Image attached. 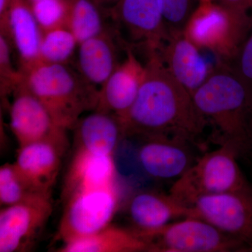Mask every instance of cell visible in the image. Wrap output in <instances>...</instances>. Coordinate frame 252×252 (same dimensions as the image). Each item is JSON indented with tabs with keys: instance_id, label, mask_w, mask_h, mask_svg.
<instances>
[{
	"instance_id": "28",
	"label": "cell",
	"mask_w": 252,
	"mask_h": 252,
	"mask_svg": "<svg viewBox=\"0 0 252 252\" xmlns=\"http://www.w3.org/2000/svg\"><path fill=\"white\" fill-rule=\"evenodd\" d=\"M227 64L252 91V29Z\"/></svg>"
},
{
	"instance_id": "13",
	"label": "cell",
	"mask_w": 252,
	"mask_h": 252,
	"mask_svg": "<svg viewBox=\"0 0 252 252\" xmlns=\"http://www.w3.org/2000/svg\"><path fill=\"white\" fill-rule=\"evenodd\" d=\"M144 74L145 65L127 47L126 59L99 89L94 110L114 114L124 122L135 102Z\"/></svg>"
},
{
	"instance_id": "12",
	"label": "cell",
	"mask_w": 252,
	"mask_h": 252,
	"mask_svg": "<svg viewBox=\"0 0 252 252\" xmlns=\"http://www.w3.org/2000/svg\"><path fill=\"white\" fill-rule=\"evenodd\" d=\"M139 161L147 175L157 180L179 179L196 162L189 141L179 137L157 135L143 137Z\"/></svg>"
},
{
	"instance_id": "30",
	"label": "cell",
	"mask_w": 252,
	"mask_h": 252,
	"mask_svg": "<svg viewBox=\"0 0 252 252\" xmlns=\"http://www.w3.org/2000/svg\"><path fill=\"white\" fill-rule=\"evenodd\" d=\"M11 0H0V18L3 17L9 8Z\"/></svg>"
},
{
	"instance_id": "32",
	"label": "cell",
	"mask_w": 252,
	"mask_h": 252,
	"mask_svg": "<svg viewBox=\"0 0 252 252\" xmlns=\"http://www.w3.org/2000/svg\"><path fill=\"white\" fill-rule=\"evenodd\" d=\"M198 1L199 4H202V3H208V2H212V1H215V0H197Z\"/></svg>"
},
{
	"instance_id": "15",
	"label": "cell",
	"mask_w": 252,
	"mask_h": 252,
	"mask_svg": "<svg viewBox=\"0 0 252 252\" xmlns=\"http://www.w3.org/2000/svg\"><path fill=\"white\" fill-rule=\"evenodd\" d=\"M0 30L17 52L20 70L41 62L42 31L28 0H11L6 14L0 18Z\"/></svg>"
},
{
	"instance_id": "29",
	"label": "cell",
	"mask_w": 252,
	"mask_h": 252,
	"mask_svg": "<svg viewBox=\"0 0 252 252\" xmlns=\"http://www.w3.org/2000/svg\"><path fill=\"white\" fill-rule=\"evenodd\" d=\"M220 4L232 9L250 11L252 9V0H220Z\"/></svg>"
},
{
	"instance_id": "11",
	"label": "cell",
	"mask_w": 252,
	"mask_h": 252,
	"mask_svg": "<svg viewBox=\"0 0 252 252\" xmlns=\"http://www.w3.org/2000/svg\"><path fill=\"white\" fill-rule=\"evenodd\" d=\"M9 117L18 148L44 140L67 144V130L56 125L45 106L23 82L13 94Z\"/></svg>"
},
{
	"instance_id": "18",
	"label": "cell",
	"mask_w": 252,
	"mask_h": 252,
	"mask_svg": "<svg viewBox=\"0 0 252 252\" xmlns=\"http://www.w3.org/2000/svg\"><path fill=\"white\" fill-rule=\"evenodd\" d=\"M127 216L137 231L158 229L172 220L190 217V209L177 202L170 193L145 190L133 195L127 204Z\"/></svg>"
},
{
	"instance_id": "20",
	"label": "cell",
	"mask_w": 252,
	"mask_h": 252,
	"mask_svg": "<svg viewBox=\"0 0 252 252\" xmlns=\"http://www.w3.org/2000/svg\"><path fill=\"white\" fill-rule=\"evenodd\" d=\"M117 184L113 156L97 155L74 149L63 184L62 198L80 189Z\"/></svg>"
},
{
	"instance_id": "23",
	"label": "cell",
	"mask_w": 252,
	"mask_h": 252,
	"mask_svg": "<svg viewBox=\"0 0 252 252\" xmlns=\"http://www.w3.org/2000/svg\"><path fill=\"white\" fill-rule=\"evenodd\" d=\"M79 43L65 26L42 32L41 62L68 64L75 54Z\"/></svg>"
},
{
	"instance_id": "33",
	"label": "cell",
	"mask_w": 252,
	"mask_h": 252,
	"mask_svg": "<svg viewBox=\"0 0 252 252\" xmlns=\"http://www.w3.org/2000/svg\"><path fill=\"white\" fill-rule=\"evenodd\" d=\"M36 1H39V0H28V1L30 3V4H32V3L33 2H35Z\"/></svg>"
},
{
	"instance_id": "9",
	"label": "cell",
	"mask_w": 252,
	"mask_h": 252,
	"mask_svg": "<svg viewBox=\"0 0 252 252\" xmlns=\"http://www.w3.org/2000/svg\"><path fill=\"white\" fill-rule=\"evenodd\" d=\"M53 212L51 194H38L0 211V252L31 250Z\"/></svg>"
},
{
	"instance_id": "24",
	"label": "cell",
	"mask_w": 252,
	"mask_h": 252,
	"mask_svg": "<svg viewBox=\"0 0 252 252\" xmlns=\"http://www.w3.org/2000/svg\"><path fill=\"white\" fill-rule=\"evenodd\" d=\"M41 193L36 191L18 171L14 163L0 167V205L1 207L21 203Z\"/></svg>"
},
{
	"instance_id": "4",
	"label": "cell",
	"mask_w": 252,
	"mask_h": 252,
	"mask_svg": "<svg viewBox=\"0 0 252 252\" xmlns=\"http://www.w3.org/2000/svg\"><path fill=\"white\" fill-rule=\"evenodd\" d=\"M250 11L215 1L202 3L192 13L184 33L199 49L211 51L218 62L227 64L252 31Z\"/></svg>"
},
{
	"instance_id": "17",
	"label": "cell",
	"mask_w": 252,
	"mask_h": 252,
	"mask_svg": "<svg viewBox=\"0 0 252 252\" xmlns=\"http://www.w3.org/2000/svg\"><path fill=\"white\" fill-rule=\"evenodd\" d=\"M67 144L51 140L34 142L18 148L16 168L36 191L51 194Z\"/></svg>"
},
{
	"instance_id": "14",
	"label": "cell",
	"mask_w": 252,
	"mask_h": 252,
	"mask_svg": "<svg viewBox=\"0 0 252 252\" xmlns=\"http://www.w3.org/2000/svg\"><path fill=\"white\" fill-rule=\"evenodd\" d=\"M127 44L114 25L78 46L77 70L91 85L100 89L122 61L119 49Z\"/></svg>"
},
{
	"instance_id": "2",
	"label": "cell",
	"mask_w": 252,
	"mask_h": 252,
	"mask_svg": "<svg viewBox=\"0 0 252 252\" xmlns=\"http://www.w3.org/2000/svg\"><path fill=\"white\" fill-rule=\"evenodd\" d=\"M192 97L211 127L210 142L240 157L252 150V91L228 64L217 63Z\"/></svg>"
},
{
	"instance_id": "26",
	"label": "cell",
	"mask_w": 252,
	"mask_h": 252,
	"mask_svg": "<svg viewBox=\"0 0 252 252\" xmlns=\"http://www.w3.org/2000/svg\"><path fill=\"white\" fill-rule=\"evenodd\" d=\"M12 51L9 39L0 33V91L3 99L13 94L23 82L22 72L13 65Z\"/></svg>"
},
{
	"instance_id": "10",
	"label": "cell",
	"mask_w": 252,
	"mask_h": 252,
	"mask_svg": "<svg viewBox=\"0 0 252 252\" xmlns=\"http://www.w3.org/2000/svg\"><path fill=\"white\" fill-rule=\"evenodd\" d=\"M108 12L119 34L126 33L147 53L159 51L166 41L162 0H117Z\"/></svg>"
},
{
	"instance_id": "7",
	"label": "cell",
	"mask_w": 252,
	"mask_h": 252,
	"mask_svg": "<svg viewBox=\"0 0 252 252\" xmlns=\"http://www.w3.org/2000/svg\"><path fill=\"white\" fill-rule=\"evenodd\" d=\"M63 199L56 239L63 244L97 233L110 224L119 205L117 184L77 190Z\"/></svg>"
},
{
	"instance_id": "21",
	"label": "cell",
	"mask_w": 252,
	"mask_h": 252,
	"mask_svg": "<svg viewBox=\"0 0 252 252\" xmlns=\"http://www.w3.org/2000/svg\"><path fill=\"white\" fill-rule=\"evenodd\" d=\"M61 252H148L146 240L135 229H126L112 223L97 233L63 244Z\"/></svg>"
},
{
	"instance_id": "8",
	"label": "cell",
	"mask_w": 252,
	"mask_h": 252,
	"mask_svg": "<svg viewBox=\"0 0 252 252\" xmlns=\"http://www.w3.org/2000/svg\"><path fill=\"white\" fill-rule=\"evenodd\" d=\"M190 217L200 219L252 248V187L205 195L190 207Z\"/></svg>"
},
{
	"instance_id": "6",
	"label": "cell",
	"mask_w": 252,
	"mask_h": 252,
	"mask_svg": "<svg viewBox=\"0 0 252 252\" xmlns=\"http://www.w3.org/2000/svg\"><path fill=\"white\" fill-rule=\"evenodd\" d=\"M136 231L148 244V252H252L248 244L195 217H185L157 230Z\"/></svg>"
},
{
	"instance_id": "31",
	"label": "cell",
	"mask_w": 252,
	"mask_h": 252,
	"mask_svg": "<svg viewBox=\"0 0 252 252\" xmlns=\"http://www.w3.org/2000/svg\"><path fill=\"white\" fill-rule=\"evenodd\" d=\"M93 1H95V2L97 3V4H98L99 6H102V7L106 9V8L104 7V5L107 4H112L113 6V5L115 4L117 0H93Z\"/></svg>"
},
{
	"instance_id": "27",
	"label": "cell",
	"mask_w": 252,
	"mask_h": 252,
	"mask_svg": "<svg viewBox=\"0 0 252 252\" xmlns=\"http://www.w3.org/2000/svg\"><path fill=\"white\" fill-rule=\"evenodd\" d=\"M195 0H162L164 21L167 33L183 32L195 8Z\"/></svg>"
},
{
	"instance_id": "19",
	"label": "cell",
	"mask_w": 252,
	"mask_h": 252,
	"mask_svg": "<svg viewBox=\"0 0 252 252\" xmlns=\"http://www.w3.org/2000/svg\"><path fill=\"white\" fill-rule=\"evenodd\" d=\"M75 149L102 156H113L126 137L122 121L117 116L94 110L81 118L74 128Z\"/></svg>"
},
{
	"instance_id": "25",
	"label": "cell",
	"mask_w": 252,
	"mask_h": 252,
	"mask_svg": "<svg viewBox=\"0 0 252 252\" xmlns=\"http://www.w3.org/2000/svg\"><path fill=\"white\" fill-rule=\"evenodd\" d=\"M30 5L41 31L66 27L67 0H39Z\"/></svg>"
},
{
	"instance_id": "22",
	"label": "cell",
	"mask_w": 252,
	"mask_h": 252,
	"mask_svg": "<svg viewBox=\"0 0 252 252\" xmlns=\"http://www.w3.org/2000/svg\"><path fill=\"white\" fill-rule=\"evenodd\" d=\"M66 27L79 43L103 32L112 25L106 23L108 11L93 0H67Z\"/></svg>"
},
{
	"instance_id": "1",
	"label": "cell",
	"mask_w": 252,
	"mask_h": 252,
	"mask_svg": "<svg viewBox=\"0 0 252 252\" xmlns=\"http://www.w3.org/2000/svg\"><path fill=\"white\" fill-rule=\"evenodd\" d=\"M147 55L143 81L123 122L126 137L169 136L201 148L199 139L207 126L193 97L172 77L158 51Z\"/></svg>"
},
{
	"instance_id": "3",
	"label": "cell",
	"mask_w": 252,
	"mask_h": 252,
	"mask_svg": "<svg viewBox=\"0 0 252 252\" xmlns=\"http://www.w3.org/2000/svg\"><path fill=\"white\" fill-rule=\"evenodd\" d=\"M21 72L23 84L64 130H72L83 114L97 107L99 89L68 64L40 62Z\"/></svg>"
},
{
	"instance_id": "16",
	"label": "cell",
	"mask_w": 252,
	"mask_h": 252,
	"mask_svg": "<svg viewBox=\"0 0 252 252\" xmlns=\"http://www.w3.org/2000/svg\"><path fill=\"white\" fill-rule=\"evenodd\" d=\"M158 53L172 77L191 96L215 68L210 67L200 54V49L189 40L184 32L169 34Z\"/></svg>"
},
{
	"instance_id": "5",
	"label": "cell",
	"mask_w": 252,
	"mask_h": 252,
	"mask_svg": "<svg viewBox=\"0 0 252 252\" xmlns=\"http://www.w3.org/2000/svg\"><path fill=\"white\" fill-rule=\"evenodd\" d=\"M239 157L235 151L224 146L204 154L177 179L169 193L190 208L200 197L251 187L239 167Z\"/></svg>"
}]
</instances>
